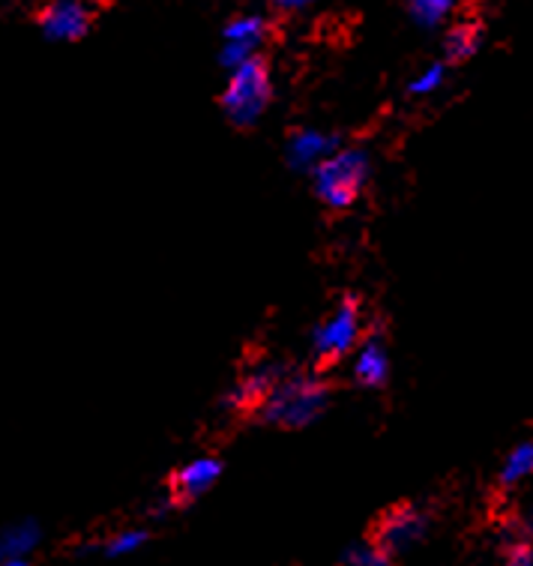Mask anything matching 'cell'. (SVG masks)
Returning a JSON list of instances; mask_svg holds the SVG:
<instances>
[{
  "instance_id": "d6986e66",
  "label": "cell",
  "mask_w": 533,
  "mask_h": 566,
  "mask_svg": "<svg viewBox=\"0 0 533 566\" xmlns=\"http://www.w3.org/2000/svg\"><path fill=\"white\" fill-rule=\"evenodd\" d=\"M503 560H506V566H533V543L524 539L519 527L510 534L506 546H503Z\"/></svg>"
},
{
  "instance_id": "9a60e30c",
  "label": "cell",
  "mask_w": 533,
  "mask_h": 566,
  "mask_svg": "<svg viewBox=\"0 0 533 566\" xmlns=\"http://www.w3.org/2000/svg\"><path fill=\"white\" fill-rule=\"evenodd\" d=\"M266 33V21L261 15H237L226 24V42H249V45H261Z\"/></svg>"
},
{
  "instance_id": "7402d4cb",
  "label": "cell",
  "mask_w": 533,
  "mask_h": 566,
  "mask_svg": "<svg viewBox=\"0 0 533 566\" xmlns=\"http://www.w3.org/2000/svg\"><path fill=\"white\" fill-rule=\"evenodd\" d=\"M0 566H28V560L24 557H7Z\"/></svg>"
},
{
  "instance_id": "ba28073f",
  "label": "cell",
  "mask_w": 533,
  "mask_h": 566,
  "mask_svg": "<svg viewBox=\"0 0 533 566\" xmlns=\"http://www.w3.org/2000/svg\"><path fill=\"white\" fill-rule=\"evenodd\" d=\"M338 150V135L324 133V129H315V126H306V129H294L291 138H288V165L294 171H303V175H312L327 156H333Z\"/></svg>"
},
{
  "instance_id": "7a4b0ae2",
  "label": "cell",
  "mask_w": 533,
  "mask_h": 566,
  "mask_svg": "<svg viewBox=\"0 0 533 566\" xmlns=\"http://www.w3.org/2000/svg\"><path fill=\"white\" fill-rule=\"evenodd\" d=\"M372 175V163L366 150L359 147H338L336 154L327 156L324 163L312 171L315 196L333 210H348L366 189Z\"/></svg>"
},
{
  "instance_id": "44dd1931",
  "label": "cell",
  "mask_w": 533,
  "mask_h": 566,
  "mask_svg": "<svg viewBox=\"0 0 533 566\" xmlns=\"http://www.w3.org/2000/svg\"><path fill=\"white\" fill-rule=\"evenodd\" d=\"M309 3H315V0H273V7H279V10H303V7H309Z\"/></svg>"
},
{
  "instance_id": "8992f818",
  "label": "cell",
  "mask_w": 533,
  "mask_h": 566,
  "mask_svg": "<svg viewBox=\"0 0 533 566\" xmlns=\"http://www.w3.org/2000/svg\"><path fill=\"white\" fill-rule=\"evenodd\" d=\"M288 375V369L282 366V363L276 360H264L258 363V366H252V369H247L240 378H237L231 387H228L226 399H222V405H226L228 411H258L261 408V402H264L266 396H270V390L276 387L282 378Z\"/></svg>"
},
{
  "instance_id": "2e32d148",
  "label": "cell",
  "mask_w": 533,
  "mask_h": 566,
  "mask_svg": "<svg viewBox=\"0 0 533 566\" xmlns=\"http://www.w3.org/2000/svg\"><path fill=\"white\" fill-rule=\"evenodd\" d=\"M147 543V534H144L142 527H126L121 534H114L108 543H105V555L108 557H124V555H133L138 548Z\"/></svg>"
},
{
  "instance_id": "7c38bea8",
  "label": "cell",
  "mask_w": 533,
  "mask_h": 566,
  "mask_svg": "<svg viewBox=\"0 0 533 566\" xmlns=\"http://www.w3.org/2000/svg\"><path fill=\"white\" fill-rule=\"evenodd\" d=\"M527 476H533V441L515 443L501 464V485H519Z\"/></svg>"
},
{
  "instance_id": "603a6c76",
  "label": "cell",
  "mask_w": 533,
  "mask_h": 566,
  "mask_svg": "<svg viewBox=\"0 0 533 566\" xmlns=\"http://www.w3.org/2000/svg\"><path fill=\"white\" fill-rule=\"evenodd\" d=\"M96 3H100V0H96Z\"/></svg>"
},
{
  "instance_id": "6da1fadb",
  "label": "cell",
  "mask_w": 533,
  "mask_h": 566,
  "mask_svg": "<svg viewBox=\"0 0 533 566\" xmlns=\"http://www.w3.org/2000/svg\"><path fill=\"white\" fill-rule=\"evenodd\" d=\"M330 405V384L321 375L288 371L285 378L270 390L258 413L266 426L279 429H306L324 417Z\"/></svg>"
},
{
  "instance_id": "e0dca14e",
  "label": "cell",
  "mask_w": 533,
  "mask_h": 566,
  "mask_svg": "<svg viewBox=\"0 0 533 566\" xmlns=\"http://www.w3.org/2000/svg\"><path fill=\"white\" fill-rule=\"evenodd\" d=\"M443 78H447V66H443V63H429V66L420 70V75L408 84V93L410 96H429V93H435L441 87Z\"/></svg>"
},
{
  "instance_id": "ac0fdd59",
  "label": "cell",
  "mask_w": 533,
  "mask_h": 566,
  "mask_svg": "<svg viewBox=\"0 0 533 566\" xmlns=\"http://www.w3.org/2000/svg\"><path fill=\"white\" fill-rule=\"evenodd\" d=\"M338 566H393V557L384 555V552L372 543V546L348 548Z\"/></svg>"
},
{
  "instance_id": "4fadbf2b",
  "label": "cell",
  "mask_w": 533,
  "mask_h": 566,
  "mask_svg": "<svg viewBox=\"0 0 533 566\" xmlns=\"http://www.w3.org/2000/svg\"><path fill=\"white\" fill-rule=\"evenodd\" d=\"M459 3L462 0H408V10L410 19L417 21L420 28H438V24L450 19Z\"/></svg>"
},
{
  "instance_id": "277c9868",
  "label": "cell",
  "mask_w": 533,
  "mask_h": 566,
  "mask_svg": "<svg viewBox=\"0 0 533 566\" xmlns=\"http://www.w3.org/2000/svg\"><path fill=\"white\" fill-rule=\"evenodd\" d=\"M363 342V312L354 297H342L336 310L312 333V354L321 363H336L357 350Z\"/></svg>"
},
{
  "instance_id": "30bf717a",
  "label": "cell",
  "mask_w": 533,
  "mask_h": 566,
  "mask_svg": "<svg viewBox=\"0 0 533 566\" xmlns=\"http://www.w3.org/2000/svg\"><path fill=\"white\" fill-rule=\"evenodd\" d=\"M354 381L366 390H378L390 381V350L380 336L363 339L354 350Z\"/></svg>"
},
{
  "instance_id": "52a82bcc",
  "label": "cell",
  "mask_w": 533,
  "mask_h": 566,
  "mask_svg": "<svg viewBox=\"0 0 533 566\" xmlns=\"http://www.w3.org/2000/svg\"><path fill=\"white\" fill-rule=\"evenodd\" d=\"M42 33L54 42H75L91 31L93 10L84 0H49L36 15Z\"/></svg>"
},
{
  "instance_id": "ffe728a7",
  "label": "cell",
  "mask_w": 533,
  "mask_h": 566,
  "mask_svg": "<svg viewBox=\"0 0 533 566\" xmlns=\"http://www.w3.org/2000/svg\"><path fill=\"white\" fill-rule=\"evenodd\" d=\"M258 54V45H249V42H226L222 45V52H219V63L226 66L228 73L237 70V66H243L247 61H252Z\"/></svg>"
},
{
  "instance_id": "8fae6325",
  "label": "cell",
  "mask_w": 533,
  "mask_h": 566,
  "mask_svg": "<svg viewBox=\"0 0 533 566\" xmlns=\"http://www.w3.org/2000/svg\"><path fill=\"white\" fill-rule=\"evenodd\" d=\"M480 40H482V33L473 21H459V24H452L450 33H447V40H443V52H447V57H450L452 63L471 61L473 54L480 52Z\"/></svg>"
},
{
  "instance_id": "9c48e42d",
  "label": "cell",
  "mask_w": 533,
  "mask_h": 566,
  "mask_svg": "<svg viewBox=\"0 0 533 566\" xmlns=\"http://www.w3.org/2000/svg\"><path fill=\"white\" fill-rule=\"evenodd\" d=\"M219 476H222V462L216 455L189 459V462L177 468L175 480H171V504L196 501L207 489H213Z\"/></svg>"
},
{
  "instance_id": "3957f363",
  "label": "cell",
  "mask_w": 533,
  "mask_h": 566,
  "mask_svg": "<svg viewBox=\"0 0 533 566\" xmlns=\"http://www.w3.org/2000/svg\"><path fill=\"white\" fill-rule=\"evenodd\" d=\"M273 99V78L264 57H252L243 66H237L228 75L226 91H222V112L234 126L247 129L264 117L266 105Z\"/></svg>"
},
{
  "instance_id": "5b68a950",
  "label": "cell",
  "mask_w": 533,
  "mask_h": 566,
  "mask_svg": "<svg viewBox=\"0 0 533 566\" xmlns=\"http://www.w3.org/2000/svg\"><path fill=\"white\" fill-rule=\"evenodd\" d=\"M426 531H429V518H426L420 506L399 504L380 515L378 531H375V546L390 557L405 555L408 548L420 543Z\"/></svg>"
},
{
  "instance_id": "5bb4252c",
  "label": "cell",
  "mask_w": 533,
  "mask_h": 566,
  "mask_svg": "<svg viewBox=\"0 0 533 566\" xmlns=\"http://www.w3.org/2000/svg\"><path fill=\"white\" fill-rule=\"evenodd\" d=\"M36 539H40V531L33 522H21V525L10 527L7 534L0 536V557L7 560V557H24L36 546Z\"/></svg>"
}]
</instances>
